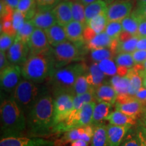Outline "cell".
<instances>
[{"instance_id": "obj_38", "label": "cell", "mask_w": 146, "mask_h": 146, "mask_svg": "<svg viewBox=\"0 0 146 146\" xmlns=\"http://www.w3.org/2000/svg\"><path fill=\"white\" fill-rule=\"evenodd\" d=\"M116 54L111 48H101L91 50V56L95 62H99L106 59H112Z\"/></svg>"}, {"instance_id": "obj_62", "label": "cell", "mask_w": 146, "mask_h": 146, "mask_svg": "<svg viewBox=\"0 0 146 146\" xmlns=\"http://www.w3.org/2000/svg\"><path fill=\"white\" fill-rule=\"evenodd\" d=\"M63 1H77V0H63Z\"/></svg>"}, {"instance_id": "obj_29", "label": "cell", "mask_w": 146, "mask_h": 146, "mask_svg": "<svg viewBox=\"0 0 146 146\" xmlns=\"http://www.w3.org/2000/svg\"><path fill=\"white\" fill-rule=\"evenodd\" d=\"M110 84L119 94H129L130 80L128 76H120L118 74L113 76L110 79Z\"/></svg>"}, {"instance_id": "obj_46", "label": "cell", "mask_w": 146, "mask_h": 146, "mask_svg": "<svg viewBox=\"0 0 146 146\" xmlns=\"http://www.w3.org/2000/svg\"><path fill=\"white\" fill-rule=\"evenodd\" d=\"M26 21L27 19L25 16L20 11L15 9L13 15V25L16 31L19 30V29L23 26Z\"/></svg>"}, {"instance_id": "obj_26", "label": "cell", "mask_w": 146, "mask_h": 146, "mask_svg": "<svg viewBox=\"0 0 146 146\" xmlns=\"http://www.w3.org/2000/svg\"><path fill=\"white\" fill-rule=\"evenodd\" d=\"M107 2L104 0H98L85 6V20L86 26L92 18L100 14L106 12Z\"/></svg>"}, {"instance_id": "obj_34", "label": "cell", "mask_w": 146, "mask_h": 146, "mask_svg": "<svg viewBox=\"0 0 146 146\" xmlns=\"http://www.w3.org/2000/svg\"><path fill=\"white\" fill-rule=\"evenodd\" d=\"M94 91L95 89H92V90L89 91L88 92L85 93V94L74 96V99H73V110L72 112L78 111V110L81 108L86 104L96 101Z\"/></svg>"}, {"instance_id": "obj_10", "label": "cell", "mask_w": 146, "mask_h": 146, "mask_svg": "<svg viewBox=\"0 0 146 146\" xmlns=\"http://www.w3.org/2000/svg\"><path fill=\"white\" fill-rule=\"evenodd\" d=\"M21 67L18 65L10 64L0 72L1 88L7 93H12L21 81Z\"/></svg>"}, {"instance_id": "obj_61", "label": "cell", "mask_w": 146, "mask_h": 146, "mask_svg": "<svg viewBox=\"0 0 146 146\" xmlns=\"http://www.w3.org/2000/svg\"><path fill=\"white\" fill-rule=\"evenodd\" d=\"M139 3H146V0H139Z\"/></svg>"}, {"instance_id": "obj_30", "label": "cell", "mask_w": 146, "mask_h": 146, "mask_svg": "<svg viewBox=\"0 0 146 146\" xmlns=\"http://www.w3.org/2000/svg\"><path fill=\"white\" fill-rule=\"evenodd\" d=\"M35 0H19L16 10L22 12L27 20H31L36 12Z\"/></svg>"}, {"instance_id": "obj_14", "label": "cell", "mask_w": 146, "mask_h": 146, "mask_svg": "<svg viewBox=\"0 0 146 146\" xmlns=\"http://www.w3.org/2000/svg\"><path fill=\"white\" fill-rule=\"evenodd\" d=\"M28 45L30 54H39L51 50V45L45 31L38 28H35L29 40Z\"/></svg>"}, {"instance_id": "obj_15", "label": "cell", "mask_w": 146, "mask_h": 146, "mask_svg": "<svg viewBox=\"0 0 146 146\" xmlns=\"http://www.w3.org/2000/svg\"><path fill=\"white\" fill-rule=\"evenodd\" d=\"M118 44V39H112L105 31L97 34L96 36L87 42V48L91 50L101 48H111L117 53Z\"/></svg>"}, {"instance_id": "obj_55", "label": "cell", "mask_w": 146, "mask_h": 146, "mask_svg": "<svg viewBox=\"0 0 146 146\" xmlns=\"http://www.w3.org/2000/svg\"><path fill=\"white\" fill-rule=\"evenodd\" d=\"M88 143L84 140H77L71 143L70 146H88Z\"/></svg>"}, {"instance_id": "obj_20", "label": "cell", "mask_w": 146, "mask_h": 146, "mask_svg": "<svg viewBox=\"0 0 146 146\" xmlns=\"http://www.w3.org/2000/svg\"><path fill=\"white\" fill-rule=\"evenodd\" d=\"M95 98L96 101L106 102L114 104L117 100L118 94L110 83H103L95 89Z\"/></svg>"}, {"instance_id": "obj_60", "label": "cell", "mask_w": 146, "mask_h": 146, "mask_svg": "<svg viewBox=\"0 0 146 146\" xmlns=\"http://www.w3.org/2000/svg\"><path fill=\"white\" fill-rule=\"evenodd\" d=\"M144 122H145L146 125V108L145 109V113H144Z\"/></svg>"}, {"instance_id": "obj_9", "label": "cell", "mask_w": 146, "mask_h": 146, "mask_svg": "<svg viewBox=\"0 0 146 146\" xmlns=\"http://www.w3.org/2000/svg\"><path fill=\"white\" fill-rule=\"evenodd\" d=\"M94 131V127L93 125L70 129L64 133L61 137L54 141V146H64L77 140H84L89 143L92 139Z\"/></svg>"}, {"instance_id": "obj_31", "label": "cell", "mask_w": 146, "mask_h": 146, "mask_svg": "<svg viewBox=\"0 0 146 146\" xmlns=\"http://www.w3.org/2000/svg\"><path fill=\"white\" fill-rule=\"evenodd\" d=\"M94 89L92 88L91 85L87 81V72L85 74H82L78 77L74 85H73L72 90H71V94L73 96H78V95H81L88 91Z\"/></svg>"}, {"instance_id": "obj_4", "label": "cell", "mask_w": 146, "mask_h": 146, "mask_svg": "<svg viewBox=\"0 0 146 146\" xmlns=\"http://www.w3.org/2000/svg\"><path fill=\"white\" fill-rule=\"evenodd\" d=\"M87 70V65L83 62L72 64L55 69L50 77L55 94L62 92L71 94V90L76 79L86 73Z\"/></svg>"}, {"instance_id": "obj_52", "label": "cell", "mask_w": 146, "mask_h": 146, "mask_svg": "<svg viewBox=\"0 0 146 146\" xmlns=\"http://www.w3.org/2000/svg\"><path fill=\"white\" fill-rule=\"evenodd\" d=\"M134 96L136 98V100H139V102L146 105V88L145 87H142Z\"/></svg>"}, {"instance_id": "obj_16", "label": "cell", "mask_w": 146, "mask_h": 146, "mask_svg": "<svg viewBox=\"0 0 146 146\" xmlns=\"http://www.w3.org/2000/svg\"><path fill=\"white\" fill-rule=\"evenodd\" d=\"M31 21L35 28L43 29L44 31L57 24V21L52 10L38 9Z\"/></svg>"}, {"instance_id": "obj_7", "label": "cell", "mask_w": 146, "mask_h": 146, "mask_svg": "<svg viewBox=\"0 0 146 146\" xmlns=\"http://www.w3.org/2000/svg\"><path fill=\"white\" fill-rule=\"evenodd\" d=\"M79 47L80 46L69 41L54 47L52 52L56 60V66H64L72 62L81 59V53Z\"/></svg>"}, {"instance_id": "obj_59", "label": "cell", "mask_w": 146, "mask_h": 146, "mask_svg": "<svg viewBox=\"0 0 146 146\" xmlns=\"http://www.w3.org/2000/svg\"><path fill=\"white\" fill-rule=\"evenodd\" d=\"M142 64H143V68H144V70L146 72V60L145 62H144L143 63H142Z\"/></svg>"}, {"instance_id": "obj_13", "label": "cell", "mask_w": 146, "mask_h": 146, "mask_svg": "<svg viewBox=\"0 0 146 146\" xmlns=\"http://www.w3.org/2000/svg\"><path fill=\"white\" fill-rule=\"evenodd\" d=\"M30 50L28 43L16 39L7 52V57L11 64L23 65L29 57Z\"/></svg>"}, {"instance_id": "obj_19", "label": "cell", "mask_w": 146, "mask_h": 146, "mask_svg": "<svg viewBox=\"0 0 146 146\" xmlns=\"http://www.w3.org/2000/svg\"><path fill=\"white\" fill-rule=\"evenodd\" d=\"M57 23L64 27L73 21L71 1H62L58 3L52 10Z\"/></svg>"}, {"instance_id": "obj_2", "label": "cell", "mask_w": 146, "mask_h": 146, "mask_svg": "<svg viewBox=\"0 0 146 146\" xmlns=\"http://www.w3.org/2000/svg\"><path fill=\"white\" fill-rule=\"evenodd\" d=\"M56 66L52 50L39 54H30L22 65V76L35 83H41L51 77Z\"/></svg>"}, {"instance_id": "obj_51", "label": "cell", "mask_w": 146, "mask_h": 146, "mask_svg": "<svg viewBox=\"0 0 146 146\" xmlns=\"http://www.w3.org/2000/svg\"><path fill=\"white\" fill-rule=\"evenodd\" d=\"M137 36L146 37V19L145 18H140Z\"/></svg>"}, {"instance_id": "obj_41", "label": "cell", "mask_w": 146, "mask_h": 146, "mask_svg": "<svg viewBox=\"0 0 146 146\" xmlns=\"http://www.w3.org/2000/svg\"><path fill=\"white\" fill-rule=\"evenodd\" d=\"M98 63L100 68L106 76H113L118 74V66L112 59H106Z\"/></svg>"}, {"instance_id": "obj_24", "label": "cell", "mask_w": 146, "mask_h": 146, "mask_svg": "<svg viewBox=\"0 0 146 146\" xmlns=\"http://www.w3.org/2000/svg\"><path fill=\"white\" fill-rule=\"evenodd\" d=\"M106 120L111 125L132 127L136 123L137 118L116 110V111L110 113V114L107 117Z\"/></svg>"}, {"instance_id": "obj_5", "label": "cell", "mask_w": 146, "mask_h": 146, "mask_svg": "<svg viewBox=\"0 0 146 146\" xmlns=\"http://www.w3.org/2000/svg\"><path fill=\"white\" fill-rule=\"evenodd\" d=\"M46 94L44 87L29 80H21L12 92V98L25 112H29L36 102Z\"/></svg>"}, {"instance_id": "obj_18", "label": "cell", "mask_w": 146, "mask_h": 146, "mask_svg": "<svg viewBox=\"0 0 146 146\" xmlns=\"http://www.w3.org/2000/svg\"><path fill=\"white\" fill-rule=\"evenodd\" d=\"M131 128L130 126H118L111 124L108 125V146H120Z\"/></svg>"}, {"instance_id": "obj_6", "label": "cell", "mask_w": 146, "mask_h": 146, "mask_svg": "<svg viewBox=\"0 0 146 146\" xmlns=\"http://www.w3.org/2000/svg\"><path fill=\"white\" fill-rule=\"evenodd\" d=\"M96 104V102H90L84 105L78 111L72 112L68 118L54 128L53 133H65L74 128L92 125L93 113Z\"/></svg>"}, {"instance_id": "obj_25", "label": "cell", "mask_w": 146, "mask_h": 146, "mask_svg": "<svg viewBox=\"0 0 146 146\" xmlns=\"http://www.w3.org/2000/svg\"><path fill=\"white\" fill-rule=\"evenodd\" d=\"M106 74L100 68L98 62H94L90 66L87 72V81L93 89H96L104 82Z\"/></svg>"}, {"instance_id": "obj_50", "label": "cell", "mask_w": 146, "mask_h": 146, "mask_svg": "<svg viewBox=\"0 0 146 146\" xmlns=\"http://www.w3.org/2000/svg\"><path fill=\"white\" fill-rule=\"evenodd\" d=\"M96 35L97 33L92 29L90 28V27L88 26L85 27L83 33L84 40H85V41L88 42L89 41H90L91 39H92Z\"/></svg>"}, {"instance_id": "obj_39", "label": "cell", "mask_w": 146, "mask_h": 146, "mask_svg": "<svg viewBox=\"0 0 146 146\" xmlns=\"http://www.w3.org/2000/svg\"><path fill=\"white\" fill-rule=\"evenodd\" d=\"M139 39L138 36H132L129 39L124 40V41H119L117 47V53L126 52V53H133L136 50L137 43Z\"/></svg>"}, {"instance_id": "obj_33", "label": "cell", "mask_w": 146, "mask_h": 146, "mask_svg": "<svg viewBox=\"0 0 146 146\" xmlns=\"http://www.w3.org/2000/svg\"><path fill=\"white\" fill-rule=\"evenodd\" d=\"M15 10H12L4 16L1 17V33L16 36L17 31L13 25V15Z\"/></svg>"}, {"instance_id": "obj_1", "label": "cell", "mask_w": 146, "mask_h": 146, "mask_svg": "<svg viewBox=\"0 0 146 146\" xmlns=\"http://www.w3.org/2000/svg\"><path fill=\"white\" fill-rule=\"evenodd\" d=\"M54 100L50 94L39 98L28 112L27 125L33 136L42 137L53 133L54 127Z\"/></svg>"}, {"instance_id": "obj_57", "label": "cell", "mask_w": 146, "mask_h": 146, "mask_svg": "<svg viewBox=\"0 0 146 146\" xmlns=\"http://www.w3.org/2000/svg\"><path fill=\"white\" fill-rule=\"evenodd\" d=\"M138 72L142 78V86L146 88V72L144 70H142Z\"/></svg>"}, {"instance_id": "obj_8", "label": "cell", "mask_w": 146, "mask_h": 146, "mask_svg": "<svg viewBox=\"0 0 146 146\" xmlns=\"http://www.w3.org/2000/svg\"><path fill=\"white\" fill-rule=\"evenodd\" d=\"M54 127L68 117L73 110L74 96L70 93L62 92L55 94Z\"/></svg>"}, {"instance_id": "obj_37", "label": "cell", "mask_w": 146, "mask_h": 146, "mask_svg": "<svg viewBox=\"0 0 146 146\" xmlns=\"http://www.w3.org/2000/svg\"><path fill=\"white\" fill-rule=\"evenodd\" d=\"M35 29V27L33 24L31 20H27L17 31L16 38L25 43H28L29 40Z\"/></svg>"}, {"instance_id": "obj_27", "label": "cell", "mask_w": 146, "mask_h": 146, "mask_svg": "<svg viewBox=\"0 0 146 146\" xmlns=\"http://www.w3.org/2000/svg\"><path fill=\"white\" fill-rule=\"evenodd\" d=\"M91 143V146H108L107 126L102 123L94 125V135Z\"/></svg>"}, {"instance_id": "obj_22", "label": "cell", "mask_w": 146, "mask_h": 146, "mask_svg": "<svg viewBox=\"0 0 146 146\" xmlns=\"http://www.w3.org/2000/svg\"><path fill=\"white\" fill-rule=\"evenodd\" d=\"M144 106V104L135 99L125 103L116 102V110L137 118L138 115L143 112L145 109Z\"/></svg>"}, {"instance_id": "obj_58", "label": "cell", "mask_w": 146, "mask_h": 146, "mask_svg": "<svg viewBox=\"0 0 146 146\" xmlns=\"http://www.w3.org/2000/svg\"><path fill=\"white\" fill-rule=\"evenodd\" d=\"M98 1V0H81V2L83 3V4L85 5V6H86L87 5L89 4V3L94 2V1ZM104 1H106V0H104Z\"/></svg>"}, {"instance_id": "obj_11", "label": "cell", "mask_w": 146, "mask_h": 146, "mask_svg": "<svg viewBox=\"0 0 146 146\" xmlns=\"http://www.w3.org/2000/svg\"><path fill=\"white\" fill-rule=\"evenodd\" d=\"M0 146H54V142L38 137L9 135L1 137Z\"/></svg>"}, {"instance_id": "obj_40", "label": "cell", "mask_w": 146, "mask_h": 146, "mask_svg": "<svg viewBox=\"0 0 146 146\" xmlns=\"http://www.w3.org/2000/svg\"><path fill=\"white\" fill-rule=\"evenodd\" d=\"M114 61L116 65L119 67H125L127 68H131L135 65L131 53L121 52L115 56Z\"/></svg>"}, {"instance_id": "obj_49", "label": "cell", "mask_w": 146, "mask_h": 146, "mask_svg": "<svg viewBox=\"0 0 146 146\" xmlns=\"http://www.w3.org/2000/svg\"><path fill=\"white\" fill-rule=\"evenodd\" d=\"M10 64V63L8 59V57H7V54H5V52L0 51V71L3 70Z\"/></svg>"}, {"instance_id": "obj_32", "label": "cell", "mask_w": 146, "mask_h": 146, "mask_svg": "<svg viewBox=\"0 0 146 146\" xmlns=\"http://www.w3.org/2000/svg\"><path fill=\"white\" fill-rule=\"evenodd\" d=\"M127 76L130 80V89L129 95L135 96L137 92L142 87V78L139 72L134 68H131L129 70Z\"/></svg>"}, {"instance_id": "obj_44", "label": "cell", "mask_w": 146, "mask_h": 146, "mask_svg": "<svg viewBox=\"0 0 146 146\" xmlns=\"http://www.w3.org/2000/svg\"><path fill=\"white\" fill-rule=\"evenodd\" d=\"M120 146H140L137 133L131 132L130 129Z\"/></svg>"}, {"instance_id": "obj_56", "label": "cell", "mask_w": 146, "mask_h": 146, "mask_svg": "<svg viewBox=\"0 0 146 146\" xmlns=\"http://www.w3.org/2000/svg\"><path fill=\"white\" fill-rule=\"evenodd\" d=\"M4 1L7 4L9 5L10 7H12V8L15 10V9H16V7H17L19 0H4Z\"/></svg>"}, {"instance_id": "obj_12", "label": "cell", "mask_w": 146, "mask_h": 146, "mask_svg": "<svg viewBox=\"0 0 146 146\" xmlns=\"http://www.w3.org/2000/svg\"><path fill=\"white\" fill-rule=\"evenodd\" d=\"M133 4L129 0H120L108 5L106 16L108 22L121 21L131 14Z\"/></svg>"}, {"instance_id": "obj_42", "label": "cell", "mask_w": 146, "mask_h": 146, "mask_svg": "<svg viewBox=\"0 0 146 146\" xmlns=\"http://www.w3.org/2000/svg\"><path fill=\"white\" fill-rule=\"evenodd\" d=\"M123 31L121 21H110L108 23L104 31L112 39H118Z\"/></svg>"}, {"instance_id": "obj_23", "label": "cell", "mask_w": 146, "mask_h": 146, "mask_svg": "<svg viewBox=\"0 0 146 146\" xmlns=\"http://www.w3.org/2000/svg\"><path fill=\"white\" fill-rule=\"evenodd\" d=\"M112 104L106 102H99L96 104L94 109L92 118V125H97L102 123L103 120H106L108 116L110 114Z\"/></svg>"}, {"instance_id": "obj_48", "label": "cell", "mask_w": 146, "mask_h": 146, "mask_svg": "<svg viewBox=\"0 0 146 146\" xmlns=\"http://www.w3.org/2000/svg\"><path fill=\"white\" fill-rule=\"evenodd\" d=\"M136 133L138 136L140 146H146V127L142 126L138 127Z\"/></svg>"}, {"instance_id": "obj_36", "label": "cell", "mask_w": 146, "mask_h": 146, "mask_svg": "<svg viewBox=\"0 0 146 146\" xmlns=\"http://www.w3.org/2000/svg\"><path fill=\"white\" fill-rule=\"evenodd\" d=\"M108 23V21L106 14L104 12L92 18L87 24V26L90 27L97 34H98L104 31Z\"/></svg>"}, {"instance_id": "obj_43", "label": "cell", "mask_w": 146, "mask_h": 146, "mask_svg": "<svg viewBox=\"0 0 146 146\" xmlns=\"http://www.w3.org/2000/svg\"><path fill=\"white\" fill-rule=\"evenodd\" d=\"M16 36H12L5 33H1L0 35V50L6 52L15 41Z\"/></svg>"}, {"instance_id": "obj_54", "label": "cell", "mask_w": 146, "mask_h": 146, "mask_svg": "<svg viewBox=\"0 0 146 146\" xmlns=\"http://www.w3.org/2000/svg\"><path fill=\"white\" fill-rule=\"evenodd\" d=\"M136 50H146V37L145 36H139Z\"/></svg>"}, {"instance_id": "obj_35", "label": "cell", "mask_w": 146, "mask_h": 146, "mask_svg": "<svg viewBox=\"0 0 146 146\" xmlns=\"http://www.w3.org/2000/svg\"><path fill=\"white\" fill-rule=\"evenodd\" d=\"M71 8H72L73 21L79 22L86 25L85 5L81 2V0L71 1Z\"/></svg>"}, {"instance_id": "obj_17", "label": "cell", "mask_w": 146, "mask_h": 146, "mask_svg": "<svg viewBox=\"0 0 146 146\" xmlns=\"http://www.w3.org/2000/svg\"><path fill=\"white\" fill-rule=\"evenodd\" d=\"M85 27L86 25L75 21H72L64 27L68 41L81 46L85 41L83 33Z\"/></svg>"}, {"instance_id": "obj_45", "label": "cell", "mask_w": 146, "mask_h": 146, "mask_svg": "<svg viewBox=\"0 0 146 146\" xmlns=\"http://www.w3.org/2000/svg\"><path fill=\"white\" fill-rule=\"evenodd\" d=\"M37 9L40 10H53L61 0H35Z\"/></svg>"}, {"instance_id": "obj_28", "label": "cell", "mask_w": 146, "mask_h": 146, "mask_svg": "<svg viewBox=\"0 0 146 146\" xmlns=\"http://www.w3.org/2000/svg\"><path fill=\"white\" fill-rule=\"evenodd\" d=\"M139 21L140 18L135 12L131 13L121 21L123 31L129 33L133 36H137Z\"/></svg>"}, {"instance_id": "obj_21", "label": "cell", "mask_w": 146, "mask_h": 146, "mask_svg": "<svg viewBox=\"0 0 146 146\" xmlns=\"http://www.w3.org/2000/svg\"><path fill=\"white\" fill-rule=\"evenodd\" d=\"M45 32L49 43L52 47L57 46L58 45L68 40L64 27L58 25V23L45 30Z\"/></svg>"}, {"instance_id": "obj_47", "label": "cell", "mask_w": 146, "mask_h": 146, "mask_svg": "<svg viewBox=\"0 0 146 146\" xmlns=\"http://www.w3.org/2000/svg\"><path fill=\"white\" fill-rule=\"evenodd\" d=\"M131 54L135 64L143 63L146 60V50H136Z\"/></svg>"}, {"instance_id": "obj_53", "label": "cell", "mask_w": 146, "mask_h": 146, "mask_svg": "<svg viewBox=\"0 0 146 146\" xmlns=\"http://www.w3.org/2000/svg\"><path fill=\"white\" fill-rule=\"evenodd\" d=\"M134 12L139 18L146 19V3H139L138 8Z\"/></svg>"}, {"instance_id": "obj_3", "label": "cell", "mask_w": 146, "mask_h": 146, "mask_svg": "<svg viewBox=\"0 0 146 146\" xmlns=\"http://www.w3.org/2000/svg\"><path fill=\"white\" fill-rule=\"evenodd\" d=\"M0 114L3 136L20 135L26 129L25 112L12 97L1 102Z\"/></svg>"}]
</instances>
